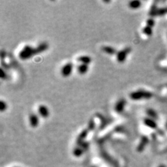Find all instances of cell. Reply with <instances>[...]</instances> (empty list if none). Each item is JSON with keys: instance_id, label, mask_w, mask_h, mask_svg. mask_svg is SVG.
<instances>
[{"instance_id": "obj_14", "label": "cell", "mask_w": 167, "mask_h": 167, "mask_svg": "<svg viewBox=\"0 0 167 167\" xmlns=\"http://www.w3.org/2000/svg\"><path fill=\"white\" fill-rule=\"evenodd\" d=\"M141 6V2L140 1L134 0V1H131L129 2V7L131 9H137L140 8Z\"/></svg>"}, {"instance_id": "obj_3", "label": "cell", "mask_w": 167, "mask_h": 167, "mask_svg": "<svg viewBox=\"0 0 167 167\" xmlns=\"http://www.w3.org/2000/svg\"><path fill=\"white\" fill-rule=\"evenodd\" d=\"M131 50V47H126L125 48H123L121 50L118 51L116 54V60L118 63H120V64H123L124 63L127 59V55L130 53Z\"/></svg>"}, {"instance_id": "obj_7", "label": "cell", "mask_w": 167, "mask_h": 167, "mask_svg": "<svg viewBox=\"0 0 167 167\" xmlns=\"http://www.w3.org/2000/svg\"><path fill=\"white\" fill-rule=\"evenodd\" d=\"M29 120L31 127H33V128H36V127H38L39 124V118L36 114H31L29 116Z\"/></svg>"}, {"instance_id": "obj_4", "label": "cell", "mask_w": 167, "mask_h": 167, "mask_svg": "<svg viewBox=\"0 0 167 167\" xmlns=\"http://www.w3.org/2000/svg\"><path fill=\"white\" fill-rule=\"evenodd\" d=\"M73 70V64L72 63L68 62L61 69V75L64 77H68L72 74Z\"/></svg>"}, {"instance_id": "obj_21", "label": "cell", "mask_w": 167, "mask_h": 167, "mask_svg": "<svg viewBox=\"0 0 167 167\" xmlns=\"http://www.w3.org/2000/svg\"><path fill=\"white\" fill-rule=\"evenodd\" d=\"M1 78L2 79H7V74H6V73L4 72V69H3V68H1Z\"/></svg>"}, {"instance_id": "obj_15", "label": "cell", "mask_w": 167, "mask_h": 167, "mask_svg": "<svg viewBox=\"0 0 167 167\" xmlns=\"http://www.w3.org/2000/svg\"><path fill=\"white\" fill-rule=\"evenodd\" d=\"M148 142V138L146 137H143L141 138V141L140 142V144H139V146H138V151H141V150L144 148V147L145 146H146V143Z\"/></svg>"}, {"instance_id": "obj_16", "label": "cell", "mask_w": 167, "mask_h": 167, "mask_svg": "<svg viewBox=\"0 0 167 167\" xmlns=\"http://www.w3.org/2000/svg\"><path fill=\"white\" fill-rule=\"evenodd\" d=\"M142 31L145 35L148 36H151L152 35V34H153L152 27L147 26V25H146V27H144V28H143Z\"/></svg>"}, {"instance_id": "obj_12", "label": "cell", "mask_w": 167, "mask_h": 167, "mask_svg": "<svg viewBox=\"0 0 167 167\" xmlns=\"http://www.w3.org/2000/svg\"><path fill=\"white\" fill-rule=\"evenodd\" d=\"M144 124L148 127H151L152 129L157 128V123L155 122V120L153 118H146L144 120Z\"/></svg>"}, {"instance_id": "obj_20", "label": "cell", "mask_w": 167, "mask_h": 167, "mask_svg": "<svg viewBox=\"0 0 167 167\" xmlns=\"http://www.w3.org/2000/svg\"><path fill=\"white\" fill-rule=\"evenodd\" d=\"M154 25H155V21L153 20V19H152V18H149V19H148L147 21H146V25H147V26H149L153 28V27L154 26Z\"/></svg>"}, {"instance_id": "obj_9", "label": "cell", "mask_w": 167, "mask_h": 167, "mask_svg": "<svg viewBox=\"0 0 167 167\" xmlns=\"http://www.w3.org/2000/svg\"><path fill=\"white\" fill-rule=\"evenodd\" d=\"M88 131L89 130L86 128V129H83V130L80 132L79 136L77 137V143L79 146L80 144H81L82 143L84 142V139H86V137H87Z\"/></svg>"}, {"instance_id": "obj_2", "label": "cell", "mask_w": 167, "mask_h": 167, "mask_svg": "<svg viewBox=\"0 0 167 167\" xmlns=\"http://www.w3.org/2000/svg\"><path fill=\"white\" fill-rule=\"evenodd\" d=\"M34 55V47L29 45H25L19 53V57L22 60H27Z\"/></svg>"}, {"instance_id": "obj_11", "label": "cell", "mask_w": 167, "mask_h": 167, "mask_svg": "<svg viewBox=\"0 0 167 167\" xmlns=\"http://www.w3.org/2000/svg\"><path fill=\"white\" fill-rule=\"evenodd\" d=\"M102 50L103 52H105L107 54H110V55H114V54H117V50L114 47H112V46H107L105 45L102 47Z\"/></svg>"}, {"instance_id": "obj_1", "label": "cell", "mask_w": 167, "mask_h": 167, "mask_svg": "<svg viewBox=\"0 0 167 167\" xmlns=\"http://www.w3.org/2000/svg\"><path fill=\"white\" fill-rule=\"evenodd\" d=\"M153 96V93L148 91L144 90H137V91H133L130 93L129 97L133 100H139L141 99H149Z\"/></svg>"}, {"instance_id": "obj_19", "label": "cell", "mask_w": 167, "mask_h": 167, "mask_svg": "<svg viewBox=\"0 0 167 167\" xmlns=\"http://www.w3.org/2000/svg\"><path fill=\"white\" fill-rule=\"evenodd\" d=\"M0 105H1L0 110H1V112H4V111L7 109V104L5 103L4 100H1V103H0Z\"/></svg>"}, {"instance_id": "obj_17", "label": "cell", "mask_w": 167, "mask_h": 167, "mask_svg": "<svg viewBox=\"0 0 167 167\" xmlns=\"http://www.w3.org/2000/svg\"><path fill=\"white\" fill-rule=\"evenodd\" d=\"M95 124L94 120H93V119H91V120H89V122H88L87 129L89 131L93 130V129H94V128H95Z\"/></svg>"}, {"instance_id": "obj_18", "label": "cell", "mask_w": 167, "mask_h": 167, "mask_svg": "<svg viewBox=\"0 0 167 167\" xmlns=\"http://www.w3.org/2000/svg\"><path fill=\"white\" fill-rule=\"evenodd\" d=\"M147 114L148 115V116H149L151 118H155V116H157L155 112V111H153V110H148Z\"/></svg>"}, {"instance_id": "obj_10", "label": "cell", "mask_w": 167, "mask_h": 167, "mask_svg": "<svg viewBox=\"0 0 167 167\" xmlns=\"http://www.w3.org/2000/svg\"><path fill=\"white\" fill-rule=\"evenodd\" d=\"M77 62L80 63V64L88 65L91 63L92 59L91 57H89V56L81 55L78 57L77 59Z\"/></svg>"}, {"instance_id": "obj_13", "label": "cell", "mask_w": 167, "mask_h": 167, "mask_svg": "<svg viewBox=\"0 0 167 167\" xmlns=\"http://www.w3.org/2000/svg\"><path fill=\"white\" fill-rule=\"evenodd\" d=\"M77 70L79 74L81 75H85L88 72V65L80 64L79 66H77Z\"/></svg>"}, {"instance_id": "obj_8", "label": "cell", "mask_w": 167, "mask_h": 167, "mask_svg": "<svg viewBox=\"0 0 167 167\" xmlns=\"http://www.w3.org/2000/svg\"><path fill=\"white\" fill-rule=\"evenodd\" d=\"M48 47H49V45L47 42H41V43L39 44L36 47H34V54L35 55H36V54L42 53V52H45V51L47 50V49H48Z\"/></svg>"}, {"instance_id": "obj_5", "label": "cell", "mask_w": 167, "mask_h": 167, "mask_svg": "<svg viewBox=\"0 0 167 167\" xmlns=\"http://www.w3.org/2000/svg\"><path fill=\"white\" fill-rule=\"evenodd\" d=\"M126 100L125 98H120L116 103L115 107H114V110L115 112L118 114H121L123 112L125 107L126 105Z\"/></svg>"}, {"instance_id": "obj_6", "label": "cell", "mask_w": 167, "mask_h": 167, "mask_svg": "<svg viewBox=\"0 0 167 167\" xmlns=\"http://www.w3.org/2000/svg\"><path fill=\"white\" fill-rule=\"evenodd\" d=\"M38 113L42 118H47L49 116L48 108L44 105H39L38 107Z\"/></svg>"}]
</instances>
